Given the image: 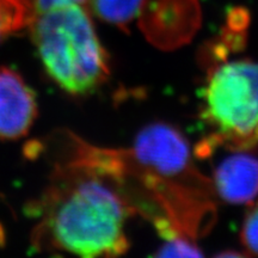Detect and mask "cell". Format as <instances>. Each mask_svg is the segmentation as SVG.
I'll list each match as a JSON object with an SVG mask.
<instances>
[{"instance_id": "1", "label": "cell", "mask_w": 258, "mask_h": 258, "mask_svg": "<svg viewBox=\"0 0 258 258\" xmlns=\"http://www.w3.org/2000/svg\"><path fill=\"white\" fill-rule=\"evenodd\" d=\"M60 143V160L110 183L132 213L151 221L164 240H195L214 221V186L196 169L176 128L148 124L124 150L93 146L72 133H63Z\"/></svg>"}, {"instance_id": "2", "label": "cell", "mask_w": 258, "mask_h": 258, "mask_svg": "<svg viewBox=\"0 0 258 258\" xmlns=\"http://www.w3.org/2000/svg\"><path fill=\"white\" fill-rule=\"evenodd\" d=\"M37 209L43 215L38 245L88 258L121 256L129 249L125 222L133 213L110 183L88 169L56 161Z\"/></svg>"}, {"instance_id": "3", "label": "cell", "mask_w": 258, "mask_h": 258, "mask_svg": "<svg viewBox=\"0 0 258 258\" xmlns=\"http://www.w3.org/2000/svg\"><path fill=\"white\" fill-rule=\"evenodd\" d=\"M29 28L48 76L63 91L89 95L109 77L108 55L83 5L42 12Z\"/></svg>"}, {"instance_id": "4", "label": "cell", "mask_w": 258, "mask_h": 258, "mask_svg": "<svg viewBox=\"0 0 258 258\" xmlns=\"http://www.w3.org/2000/svg\"><path fill=\"white\" fill-rule=\"evenodd\" d=\"M202 120L212 129L203 147L245 151L258 144V62L221 60L209 70L202 90Z\"/></svg>"}, {"instance_id": "5", "label": "cell", "mask_w": 258, "mask_h": 258, "mask_svg": "<svg viewBox=\"0 0 258 258\" xmlns=\"http://www.w3.org/2000/svg\"><path fill=\"white\" fill-rule=\"evenodd\" d=\"M37 116L36 97L19 74L0 69V139L16 140L27 135Z\"/></svg>"}, {"instance_id": "6", "label": "cell", "mask_w": 258, "mask_h": 258, "mask_svg": "<svg viewBox=\"0 0 258 258\" xmlns=\"http://www.w3.org/2000/svg\"><path fill=\"white\" fill-rule=\"evenodd\" d=\"M212 183L222 201H252L258 195V159L246 153L226 158L215 170Z\"/></svg>"}, {"instance_id": "7", "label": "cell", "mask_w": 258, "mask_h": 258, "mask_svg": "<svg viewBox=\"0 0 258 258\" xmlns=\"http://www.w3.org/2000/svg\"><path fill=\"white\" fill-rule=\"evenodd\" d=\"M144 0H91L93 12L108 23L125 27L140 16Z\"/></svg>"}, {"instance_id": "8", "label": "cell", "mask_w": 258, "mask_h": 258, "mask_svg": "<svg viewBox=\"0 0 258 258\" xmlns=\"http://www.w3.org/2000/svg\"><path fill=\"white\" fill-rule=\"evenodd\" d=\"M240 240L247 252L258 256V202L251 206L245 215L240 231Z\"/></svg>"}, {"instance_id": "9", "label": "cell", "mask_w": 258, "mask_h": 258, "mask_svg": "<svg viewBox=\"0 0 258 258\" xmlns=\"http://www.w3.org/2000/svg\"><path fill=\"white\" fill-rule=\"evenodd\" d=\"M202 252L195 245V241L185 239V238H177V239L165 240V244L158 251L157 256H201Z\"/></svg>"}, {"instance_id": "10", "label": "cell", "mask_w": 258, "mask_h": 258, "mask_svg": "<svg viewBox=\"0 0 258 258\" xmlns=\"http://www.w3.org/2000/svg\"><path fill=\"white\" fill-rule=\"evenodd\" d=\"M29 2H30L32 11L36 16L38 14H42V12L49 11L51 9L61 8V6L73 4L84 6L88 0H29Z\"/></svg>"}, {"instance_id": "11", "label": "cell", "mask_w": 258, "mask_h": 258, "mask_svg": "<svg viewBox=\"0 0 258 258\" xmlns=\"http://www.w3.org/2000/svg\"><path fill=\"white\" fill-rule=\"evenodd\" d=\"M8 36V34H6L5 31V28H4V23H3V19L0 17V41L3 40V38H5Z\"/></svg>"}]
</instances>
